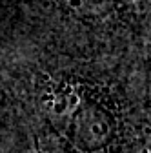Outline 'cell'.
I'll use <instances>...</instances> for the list:
<instances>
[{
  "mask_svg": "<svg viewBox=\"0 0 151 153\" xmlns=\"http://www.w3.org/2000/svg\"><path fill=\"white\" fill-rule=\"evenodd\" d=\"M16 95L33 153H151L147 88L100 62L26 64Z\"/></svg>",
  "mask_w": 151,
  "mask_h": 153,
  "instance_id": "1",
  "label": "cell"
}]
</instances>
